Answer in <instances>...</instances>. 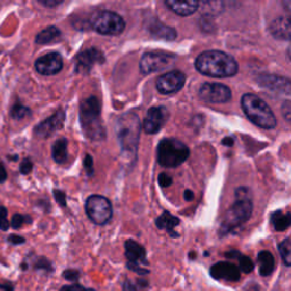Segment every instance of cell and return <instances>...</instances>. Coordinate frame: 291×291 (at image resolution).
<instances>
[{
	"label": "cell",
	"instance_id": "obj_14",
	"mask_svg": "<svg viewBox=\"0 0 291 291\" xmlns=\"http://www.w3.org/2000/svg\"><path fill=\"white\" fill-rule=\"evenodd\" d=\"M105 62L103 54L96 48H90L78 54L75 58L76 73H89L95 64H101Z\"/></svg>",
	"mask_w": 291,
	"mask_h": 291
},
{
	"label": "cell",
	"instance_id": "obj_33",
	"mask_svg": "<svg viewBox=\"0 0 291 291\" xmlns=\"http://www.w3.org/2000/svg\"><path fill=\"white\" fill-rule=\"evenodd\" d=\"M126 268L129 269V270H131V271H133V272H135V273L141 275V277H142V275H147V274L150 273L149 270L142 269L141 265H139V264H135V263H129V262H127Z\"/></svg>",
	"mask_w": 291,
	"mask_h": 291
},
{
	"label": "cell",
	"instance_id": "obj_2",
	"mask_svg": "<svg viewBox=\"0 0 291 291\" xmlns=\"http://www.w3.org/2000/svg\"><path fill=\"white\" fill-rule=\"evenodd\" d=\"M196 68L204 75L211 77H230L238 72L235 59L219 50H208L200 54L196 59Z\"/></svg>",
	"mask_w": 291,
	"mask_h": 291
},
{
	"label": "cell",
	"instance_id": "obj_10",
	"mask_svg": "<svg viewBox=\"0 0 291 291\" xmlns=\"http://www.w3.org/2000/svg\"><path fill=\"white\" fill-rule=\"evenodd\" d=\"M199 97L204 101L211 103L226 102L231 99V90L221 83L206 82L199 89Z\"/></svg>",
	"mask_w": 291,
	"mask_h": 291
},
{
	"label": "cell",
	"instance_id": "obj_18",
	"mask_svg": "<svg viewBox=\"0 0 291 291\" xmlns=\"http://www.w3.org/2000/svg\"><path fill=\"white\" fill-rule=\"evenodd\" d=\"M125 257L129 263L148 265L146 258V249L135 240L125 241Z\"/></svg>",
	"mask_w": 291,
	"mask_h": 291
},
{
	"label": "cell",
	"instance_id": "obj_47",
	"mask_svg": "<svg viewBox=\"0 0 291 291\" xmlns=\"http://www.w3.org/2000/svg\"><path fill=\"white\" fill-rule=\"evenodd\" d=\"M282 5L289 13H291V0H285V2L282 3Z\"/></svg>",
	"mask_w": 291,
	"mask_h": 291
},
{
	"label": "cell",
	"instance_id": "obj_41",
	"mask_svg": "<svg viewBox=\"0 0 291 291\" xmlns=\"http://www.w3.org/2000/svg\"><path fill=\"white\" fill-rule=\"evenodd\" d=\"M39 3L46 7H56L63 4V0H39Z\"/></svg>",
	"mask_w": 291,
	"mask_h": 291
},
{
	"label": "cell",
	"instance_id": "obj_22",
	"mask_svg": "<svg viewBox=\"0 0 291 291\" xmlns=\"http://www.w3.org/2000/svg\"><path fill=\"white\" fill-rule=\"evenodd\" d=\"M180 224V220L172 215L169 211H164L160 218L156 219V226L160 230H166L172 238H177L179 233H176L174 228Z\"/></svg>",
	"mask_w": 291,
	"mask_h": 291
},
{
	"label": "cell",
	"instance_id": "obj_8",
	"mask_svg": "<svg viewBox=\"0 0 291 291\" xmlns=\"http://www.w3.org/2000/svg\"><path fill=\"white\" fill-rule=\"evenodd\" d=\"M86 211L89 219L98 225L108 223L113 216L111 201L106 197L99 195H93L89 197L86 203Z\"/></svg>",
	"mask_w": 291,
	"mask_h": 291
},
{
	"label": "cell",
	"instance_id": "obj_23",
	"mask_svg": "<svg viewBox=\"0 0 291 291\" xmlns=\"http://www.w3.org/2000/svg\"><path fill=\"white\" fill-rule=\"evenodd\" d=\"M258 266H259V274L262 277H270L274 271V257L273 255L268 250H263L258 254Z\"/></svg>",
	"mask_w": 291,
	"mask_h": 291
},
{
	"label": "cell",
	"instance_id": "obj_20",
	"mask_svg": "<svg viewBox=\"0 0 291 291\" xmlns=\"http://www.w3.org/2000/svg\"><path fill=\"white\" fill-rule=\"evenodd\" d=\"M270 31L272 36L281 40L291 41V16L278 17L271 23Z\"/></svg>",
	"mask_w": 291,
	"mask_h": 291
},
{
	"label": "cell",
	"instance_id": "obj_7",
	"mask_svg": "<svg viewBox=\"0 0 291 291\" xmlns=\"http://www.w3.org/2000/svg\"><path fill=\"white\" fill-rule=\"evenodd\" d=\"M93 30L103 36H118L125 29V22L120 15L111 11H101L91 18Z\"/></svg>",
	"mask_w": 291,
	"mask_h": 291
},
{
	"label": "cell",
	"instance_id": "obj_39",
	"mask_svg": "<svg viewBox=\"0 0 291 291\" xmlns=\"http://www.w3.org/2000/svg\"><path fill=\"white\" fill-rule=\"evenodd\" d=\"M54 196H55V199L59 205L63 207L66 206V196L62 190H54Z\"/></svg>",
	"mask_w": 291,
	"mask_h": 291
},
{
	"label": "cell",
	"instance_id": "obj_31",
	"mask_svg": "<svg viewBox=\"0 0 291 291\" xmlns=\"http://www.w3.org/2000/svg\"><path fill=\"white\" fill-rule=\"evenodd\" d=\"M34 269L36 270H44V271H47V272H52L54 271L51 262H49L46 257L38 258L36 264H34Z\"/></svg>",
	"mask_w": 291,
	"mask_h": 291
},
{
	"label": "cell",
	"instance_id": "obj_12",
	"mask_svg": "<svg viewBox=\"0 0 291 291\" xmlns=\"http://www.w3.org/2000/svg\"><path fill=\"white\" fill-rule=\"evenodd\" d=\"M64 122H65V112L63 110H58L55 114L48 117L47 120L39 123V124L34 127V136L38 138H42V139H47L54 133H56L58 130H61Z\"/></svg>",
	"mask_w": 291,
	"mask_h": 291
},
{
	"label": "cell",
	"instance_id": "obj_24",
	"mask_svg": "<svg viewBox=\"0 0 291 291\" xmlns=\"http://www.w3.org/2000/svg\"><path fill=\"white\" fill-rule=\"evenodd\" d=\"M51 155L52 158L58 164H63L67 160V139L66 138H61L55 144L52 145L51 148Z\"/></svg>",
	"mask_w": 291,
	"mask_h": 291
},
{
	"label": "cell",
	"instance_id": "obj_9",
	"mask_svg": "<svg viewBox=\"0 0 291 291\" xmlns=\"http://www.w3.org/2000/svg\"><path fill=\"white\" fill-rule=\"evenodd\" d=\"M175 62V56L172 54L150 51L146 52L140 59V71L144 74H150L165 70Z\"/></svg>",
	"mask_w": 291,
	"mask_h": 291
},
{
	"label": "cell",
	"instance_id": "obj_45",
	"mask_svg": "<svg viewBox=\"0 0 291 291\" xmlns=\"http://www.w3.org/2000/svg\"><path fill=\"white\" fill-rule=\"evenodd\" d=\"M194 192H192L191 190H186L184 191V199L186 200H188V201H191L192 199H194Z\"/></svg>",
	"mask_w": 291,
	"mask_h": 291
},
{
	"label": "cell",
	"instance_id": "obj_6",
	"mask_svg": "<svg viewBox=\"0 0 291 291\" xmlns=\"http://www.w3.org/2000/svg\"><path fill=\"white\" fill-rule=\"evenodd\" d=\"M253 213V203L248 198H238L226 214L221 225L220 234H228L231 231L247 222Z\"/></svg>",
	"mask_w": 291,
	"mask_h": 291
},
{
	"label": "cell",
	"instance_id": "obj_19",
	"mask_svg": "<svg viewBox=\"0 0 291 291\" xmlns=\"http://www.w3.org/2000/svg\"><path fill=\"white\" fill-rule=\"evenodd\" d=\"M147 30L151 36L165 39V40H174L176 38V31L173 28H170L163 24L157 18H150L147 24Z\"/></svg>",
	"mask_w": 291,
	"mask_h": 291
},
{
	"label": "cell",
	"instance_id": "obj_21",
	"mask_svg": "<svg viewBox=\"0 0 291 291\" xmlns=\"http://www.w3.org/2000/svg\"><path fill=\"white\" fill-rule=\"evenodd\" d=\"M165 5L172 12L180 15V16H189L198 9L199 3L195 0L190 2H176V0H166Z\"/></svg>",
	"mask_w": 291,
	"mask_h": 291
},
{
	"label": "cell",
	"instance_id": "obj_28",
	"mask_svg": "<svg viewBox=\"0 0 291 291\" xmlns=\"http://www.w3.org/2000/svg\"><path fill=\"white\" fill-rule=\"evenodd\" d=\"M30 115H31L30 108L21 105V103H15V105L12 107L11 116L14 118V120H22V118H25Z\"/></svg>",
	"mask_w": 291,
	"mask_h": 291
},
{
	"label": "cell",
	"instance_id": "obj_37",
	"mask_svg": "<svg viewBox=\"0 0 291 291\" xmlns=\"http://www.w3.org/2000/svg\"><path fill=\"white\" fill-rule=\"evenodd\" d=\"M61 291H96L95 289H86L85 287H82L81 284H70V285H64V287L61 289Z\"/></svg>",
	"mask_w": 291,
	"mask_h": 291
},
{
	"label": "cell",
	"instance_id": "obj_46",
	"mask_svg": "<svg viewBox=\"0 0 291 291\" xmlns=\"http://www.w3.org/2000/svg\"><path fill=\"white\" fill-rule=\"evenodd\" d=\"M138 285H140V287H142V288H147L148 285H149V283H148V281H146L144 279H139L138 280Z\"/></svg>",
	"mask_w": 291,
	"mask_h": 291
},
{
	"label": "cell",
	"instance_id": "obj_44",
	"mask_svg": "<svg viewBox=\"0 0 291 291\" xmlns=\"http://www.w3.org/2000/svg\"><path fill=\"white\" fill-rule=\"evenodd\" d=\"M6 179H7L6 170H5V167L0 164V183H3V182L6 181Z\"/></svg>",
	"mask_w": 291,
	"mask_h": 291
},
{
	"label": "cell",
	"instance_id": "obj_17",
	"mask_svg": "<svg viewBox=\"0 0 291 291\" xmlns=\"http://www.w3.org/2000/svg\"><path fill=\"white\" fill-rule=\"evenodd\" d=\"M209 273L215 280H226L231 282L240 280V270L232 263L220 262L210 268Z\"/></svg>",
	"mask_w": 291,
	"mask_h": 291
},
{
	"label": "cell",
	"instance_id": "obj_13",
	"mask_svg": "<svg viewBox=\"0 0 291 291\" xmlns=\"http://www.w3.org/2000/svg\"><path fill=\"white\" fill-rule=\"evenodd\" d=\"M167 120H169V112L164 106L151 107L144 121V130L148 135H155L161 131Z\"/></svg>",
	"mask_w": 291,
	"mask_h": 291
},
{
	"label": "cell",
	"instance_id": "obj_48",
	"mask_svg": "<svg viewBox=\"0 0 291 291\" xmlns=\"http://www.w3.org/2000/svg\"><path fill=\"white\" fill-rule=\"evenodd\" d=\"M223 144H224V145H228V146H232L233 139H232V138H226V139L223 140Z\"/></svg>",
	"mask_w": 291,
	"mask_h": 291
},
{
	"label": "cell",
	"instance_id": "obj_49",
	"mask_svg": "<svg viewBox=\"0 0 291 291\" xmlns=\"http://www.w3.org/2000/svg\"><path fill=\"white\" fill-rule=\"evenodd\" d=\"M28 268H29V265H28L27 263H22V264H21V269H22V270L27 271V270H28Z\"/></svg>",
	"mask_w": 291,
	"mask_h": 291
},
{
	"label": "cell",
	"instance_id": "obj_4",
	"mask_svg": "<svg viewBox=\"0 0 291 291\" xmlns=\"http://www.w3.org/2000/svg\"><path fill=\"white\" fill-rule=\"evenodd\" d=\"M241 106L245 114L256 125L263 129H273L277 125L272 110L264 100L253 93H246L241 99Z\"/></svg>",
	"mask_w": 291,
	"mask_h": 291
},
{
	"label": "cell",
	"instance_id": "obj_25",
	"mask_svg": "<svg viewBox=\"0 0 291 291\" xmlns=\"http://www.w3.org/2000/svg\"><path fill=\"white\" fill-rule=\"evenodd\" d=\"M59 36H61V31H59L58 28L48 27L47 29L42 30L40 33H38V36L36 38V42L38 44H47L57 40Z\"/></svg>",
	"mask_w": 291,
	"mask_h": 291
},
{
	"label": "cell",
	"instance_id": "obj_1",
	"mask_svg": "<svg viewBox=\"0 0 291 291\" xmlns=\"http://www.w3.org/2000/svg\"><path fill=\"white\" fill-rule=\"evenodd\" d=\"M115 130L118 145L121 148V155L130 161L136 158L141 132L139 116L132 112L121 115L116 121Z\"/></svg>",
	"mask_w": 291,
	"mask_h": 291
},
{
	"label": "cell",
	"instance_id": "obj_40",
	"mask_svg": "<svg viewBox=\"0 0 291 291\" xmlns=\"http://www.w3.org/2000/svg\"><path fill=\"white\" fill-rule=\"evenodd\" d=\"M8 243L12 245H21L25 243V239L23 236H19L16 234H11L8 236Z\"/></svg>",
	"mask_w": 291,
	"mask_h": 291
},
{
	"label": "cell",
	"instance_id": "obj_5",
	"mask_svg": "<svg viewBox=\"0 0 291 291\" xmlns=\"http://www.w3.org/2000/svg\"><path fill=\"white\" fill-rule=\"evenodd\" d=\"M190 150L183 142L166 138L160 141L157 147V161L164 167H177L189 157Z\"/></svg>",
	"mask_w": 291,
	"mask_h": 291
},
{
	"label": "cell",
	"instance_id": "obj_30",
	"mask_svg": "<svg viewBox=\"0 0 291 291\" xmlns=\"http://www.w3.org/2000/svg\"><path fill=\"white\" fill-rule=\"evenodd\" d=\"M238 259H239V268L241 271H243V272L247 273V274L250 272H253L254 263H253V260L248 257V256L240 255Z\"/></svg>",
	"mask_w": 291,
	"mask_h": 291
},
{
	"label": "cell",
	"instance_id": "obj_35",
	"mask_svg": "<svg viewBox=\"0 0 291 291\" xmlns=\"http://www.w3.org/2000/svg\"><path fill=\"white\" fill-rule=\"evenodd\" d=\"M83 165H85V169L87 171V173L89 176H91L93 174V158L91 155L87 154L85 160H83Z\"/></svg>",
	"mask_w": 291,
	"mask_h": 291
},
{
	"label": "cell",
	"instance_id": "obj_43",
	"mask_svg": "<svg viewBox=\"0 0 291 291\" xmlns=\"http://www.w3.org/2000/svg\"><path fill=\"white\" fill-rule=\"evenodd\" d=\"M0 289L4 291H14V285L9 282H0Z\"/></svg>",
	"mask_w": 291,
	"mask_h": 291
},
{
	"label": "cell",
	"instance_id": "obj_50",
	"mask_svg": "<svg viewBox=\"0 0 291 291\" xmlns=\"http://www.w3.org/2000/svg\"><path fill=\"white\" fill-rule=\"evenodd\" d=\"M288 55H289V58L291 59V46L288 48Z\"/></svg>",
	"mask_w": 291,
	"mask_h": 291
},
{
	"label": "cell",
	"instance_id": "obj_34",
	"mask_svg": "<svg viewBox=\"0 0 291 291\" xmlns=\"http://www.w3.org/2000/svg\"><path fill=\"white\" fill-rule=\"evenodd\" d=\"M63 277L68 281H72V282H76L80 278V272L77 270H66L64 271Z\"/></svg>",
	"mask_w": 291,
	"mask_h": 291
},
{
	"label": "cell",
	"instance_id": "obj_29",
	"mask_svg": "<svg viewBox=\"0 0 291 291\" xmlns=\"http://www.w3.org/2000/svg\"><path fill=\"white\" fill-rule=\"evenodd\" d=\"M32 223V219L28 215H22V214H15L12 219V228L13 229H19L24 224H30Z\"/></svg>",
	"mask_w": 291,
	"mask_h": 291
},
{
	"label": "cell",
	"instance_id": "obj_36",
	"mask_svg": "<svg viewBox=\"0 0 291 291\" xmlns=\"http://www.w3.org/2000/svg\"><path fill=\"white\" fill-rule=\"evenodd\" d=\"M32 169H33V164L29 158H24L23 162L21 163V165H19V172H21L22 174H29L30 172L32 171Z\"/></svg>",
	"mask_w": 291,
	"mask_h": 291
},
{
	"label": "cell",
	"instance_id": "obj_26",
	"mask_svg": "<svg viewBox=\"0 0 291 291\" xmlns=\"http://www.w3.org/2000/svg\"><path fill=\"white\" fill-rule=\"evenodd\" d=\"M272 224L277 231H284L291 225V214L283 211H275L272 215Z\"/></svg>",
	"mask_w": 291,
	"mask_h": 291
},
{
	"label": "cell",
	"instance_id": "obj_11",
	"mask_svg": "<svg viewBox=\"0 0 291 291\" xmlns=\"http://www.w3.org/2000/svg\"><path fill=\"white\" fill-rule=\"evenodd\" d=\"M186 75L180 71H171L157 78L156 88L163 95H170L181 90L184 86Z\"/></svg>",
	"mask_w": 291,
	"mask_h": 291
},
{
	"label": "cell",
	"instance_id": "obj_32",
	"mask_svg": "<svg viewBox=\"0 0 291 291\" xmlns=\"http://www.w3.org/2000/svg\"><path fill=\"white\" fill-rule=\"evenodd\" d=\"M9 228V222L7 221V209L0 206V230L6 231Z\"/></svg>",
	"mask_w": 291,
	"mask_h": 291
},
{
	"label": "cell",
	"instance_id": "obj_38",
	"mask_svg": "<svg viewBox=\"0 0 291 291\" xmlns=\"http://www.w3.org/2000/svg\"><path fill=\"white\" fill-rule=\"evenodd\" d=\"M172 182H173V180H172V177L169 174H166V173H161L160 174V176H158V183H160L161 187H163V188L170 187L172 184Z\"/></svg>",
	"mask_w": 291,
	"mask_h": 291
},
{
	"label": "cell",
	"instance_id": "obj_16",
	"mask_svg": "<svg viewBox=\"0 0 291 291\" xmlns=\"http://www.w3.org/2000/svg\"><path fill=\"white\" fill-rule=\"evenodd\" d=\"M257 81L260 86L274 92L291 96V80L287 77L274 75V74H260L257 76Z\"/></svg>",
	"mask_w": 291,
	"mask_h": 291
},
{
	"label": "cell",
	"instance_id": "obj_15",
	"mask_svg": "<svg viewBox=\"0 0 291 291\" xmlns=\"http://www.w3.org/2000/svg\"><path fill=\"white\" fill-rule=\"evenodd\" d=\"M36 70L41 75H55L63 68V58L61 54L49 52L38 58L36 62Z\"/></svg>",
	"mask_w": 291,
	"mask_h": 291
},
{
	"label": "cell",
	"instance_id": "obj_27",
	"mask_svg": "<svg viewBox=\"0 0 291 291\" xmlns=\"http://www.w3.org/2000/svg\"><path fill=\"white\" fill-rule=\"evenodd\" d=\"M279 253L284 265L291 266V240L285 239L279 245Z\"/></svg>",
	"mask_w": 291,
	"mask_h": 291
},
{
	"label": "cell",
	"instance_id": "obj_3",
	"mask_svg": "<svg viewBox=\"0 0 291 291\" xmlns=\"http://www.w3.org/2000/svg\"><path fill=\"white\" fill-rule=\"evenodd\" d=\"M78 116L82 131L88 139L92 141L105 139L106 130L101 121V106L97 97L91 96L81 102Z\"/></svg>",
	"mask_w": 291,
	"mask_h": 291
},
{
	"label": "cell",
	"instance_id": "obj_42",
	"mask_svg": "<svg viewBox=\"0 0 291 291\" xmlns=\"http://www.w3.org/2000/svg\"><path fill=\"white\" fill-rule=\"evenodd\" d=\"M123 291H138L137 288L135 287V285L132 284L131 281L129 280H126L124 283H123Z\"/></svg>",
	"mask_w": 291,
	"mask_h": 291
}]
</instances>
